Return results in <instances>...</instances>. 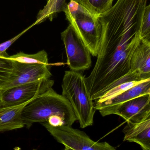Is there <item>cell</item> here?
I'll use <instances>...</instances> for the list:
<instances>
[{"instance_id": "obj_1", "label": "cell", "mask_w": 150, "mask_h": 150, "mask_svg": "<svg viewBox=\"0 0 150 150\" xmlns=\"http://www.w3.org/2000/svg\"><path fill=\"white\" fill-rule=\"evenodd\" d=\"M55 115L67 126H72L77 121L70 102L52 88L29 102L22 111L21 118L25 127L29 129L34 123L47 122Z\"/></svg>"}, {"instance_id": "obj_2", "label": "cell", "mask_w": 150, "mask_h": 150, "mask_svg": "<svg viewBox=\"0 0 150 150\" xmlns=\"http://www.w3.org/2000/svg\"><path fill=\"white\" fill-rule=\"evenodd\" d=\"M62 87V95L70 102L80 128L92 126L96 109L85 77L79 72L67 70L65 72Z\"/></svg>"}, {"instance_id": "obj_3", "label": "cell", "mask_w": 150, "mask_h": 150, "mask_svg": "<svg viewBox=\"0 0 150 150\" xmlns=\"http://www.w3.org/2000/svg\"><path fill=\"white\" fill-rule=\"evenodd\" d=\"M57 141L63 144L65 150H113L116 149L107 142L93 141L84 132L75 129L72 126L62 125L51 126L48 122L41 123Z\"/></svg>"}, {"instance_id": "obj_4", "label": "cell", "mask_w": 150, "mask_h": 150, "mask_svg": "<svg viewBox=\"0 0 150 150\" xmlns=\"http://www.w3.org/2000/svg\"><path fill=\"white\" fill-rule=\"evenodd\" d=\"M61 37L70 70L79 72L89 69L91 65V54L72 24L62 33Z\"/></svg>"}, {"instance_id": "obj_5", "label": "cell", "mask_w": 150, "mask_h": 150, "mask_svg": "<svg viewBox=\"0 0 150 150\" xmlns=\"http://www.w3.org/2000/svg\"><path fill=\"white\" fill-rule=\"evenodd\" d=\"M93 56L98 53L101 40V25L98 16L91 11L77 14L69 19Z\"/></svg>"}, {"instance_id": "obj_6", "label": "cell", "mask_w": 150, "mask_h": 150, "mask_svg": "<svg viewBox=\"0 0 150 150\" xmlns=\"http://www.w3.org/2000/svg\"><path fill=\"white\" fill-rule=\"evenodd\" d=\"M54 81L44 78L30 83L14 86L0 93V106H13L25 104L52 88Z\"/></svg>"}, {"instance_id": "obj_7", "label": "cell", "mask_w": 150, "mask_h": 150, "mask_svg": "<svg viewBox=\"0 0 150 150\" xmlns=\"http://www.w3.org/2000/svg\"><path fill=\"white\" fill-rule=\"evenodd\" d=\"M12 60L14 79L4 91L14 86L33 82L44 78H50L52 76L49 64L22 63Z\"/></svg>"}, {"instance_id": "obj_8", "label": "cell", "mask_w": 150, "mask_h": 150, "mask_svg": "<svg viewBox=\"0 0 150 150\" xmlns=\"http://www.w3.org/2000/svg\"><path fill=\"white\" fill-rule=\"evenodd\" d=\"M150 103V94H144L126 101L113 108L98 111L103 117L115 114L128 122Z\"/></svg>"}, {"instance_id": "obj_9", "label": "cell", "mask_w": 150, "mask_h": 150, "mask_svg": "<svg viewBox=\"0 0 150 150\" xmlns=\"http://www.w3.org/2000/svg\"><path fill=\"white\" fill-rule=\"evenodd\" d=\"M130 71L142 80L150 79V42L142 38L130 58Z\"/></svg>"}, {"instance_id": "obj_10", "label": "cell", "mask_w": 150, "mask_h": 150, "mask_svg": "<svg viewBox=\"0 0 150 150\" xmlns=\"http://www.w3.org/2000/svg\"><path fill=\"white\" fill-rule=\"evenodd\" d=\"M150 94V79L140 83L124 92L102 102H94L96 110L113 108L126 101L144 94Z\"/></svg>"}, {"instance_id": "obj_11", "label": "cell", "mask_w": 150, "mask_h": 150, "mask_svg": "<svg viewBox=\"0 0 150 150\" xmlns=\"http://www.w3.org/2000/svg\"><path fill=\"white\" fill-rule=\"evenodd\" d=\"M28 103L13 106H0V132L16 130L25 127L21 114L24 107Z\"/></svg>"}, {"instance_id": "obj_12", "label": "cell", "mask_w": 150, "mask_h": 150, "mask_svg": "<svg viewBox=\"0 0 150 150\" xmlns=\"http://www.w3.org/2000/svg\"><path fill=\"white\" fill-rule=\"evenodd\" d=\"M14 79L12 60L9 58L0 57V92L3 91Z\"/></svg>"}, {"instance_id": "obj_13", "label": "cell", "mask_w": 150, "mask_h": 150, "mask_svg": "<svg viewBox=\"0 0 150 150\" xmlns=\"http://www.w3.org/2000/svg\"><path fill=\"white\" fill-rule=\"evenodd\" d=\"M9 58L13 60L22 63L49 64L47 53L44 50L33 54H28L20 52L9 56Z\"/></svg>"}, {"instance_id": "obj_14", "label": "cell", "mask_w": 150, "mask_h": 150, "mask_svg": "<svg viewBox=\"0 0 150 150\" xmlns=\"http://www.w3.org/2000/svg\"><path fill=\"white\" fill-rule=\"evenodd\" d=\"M87 8L98 16L109 10L114 0H82Z\"/></svg>"}, {"instance_id": "obj_15", "label": "cell", "mask_w": 150, "mask_h": 150, "mask_svg": "<svg viewBox=\"0 0 150 150\" xmlns=\"http://www.w3.org/2000/svg\"><path fill=\"white\" fill-rule=\"evenodd\" d=\"M146 80L130 81V82H127L121 84L114 88H112L111 90L107 92L100 98L94 101L98 102H102V101L112 98L124 92V91L130 89L131 87L135 86L140 83L144 82Z\"/></svg>"}, {"instance_id": "obj_16", "label": "cell", "mask_w": 150, "mask_h": 150, "mask_svg": "<svg viewBox=\"0 0 150 150\" xmlns=\"http://www.w3.org/2000/svg\"><path fill=\"white\" fill-rule=\"evenodd\" d=\"M150 127V119L137 123L127 122V125L123 130L124 141H127L129 138Z\"/></svg>"}, {"instance_id": "obj_17", "label": "cell", "mask_w": 150, "mask_h": 150, "mask_svg": "<svg viewBox=\"0 0 150 150\" xmlns=\"http://www.w3.org/2000/svg\"><path fill=\"white\" fill-rule=\"evenodd\" d=\"M127 141L139 144L142 149L150 150V127L129 138Z\"/></svg>"}, {"instance_id": "obj_18", "label": "cell", "mask_w": 150, "mask_h": 150, "mask_svg": "<svg viewBox=\"0 0 150 150\" xmlns=\"http://www.w3.org/2000/svg\"><path fill=\"white\" fill-rule=\"evenodd\" d=\"M47 4L45 6V9L40 11L38 15V19L41 21L47 16H51L55 12L59 11L57 4H58L59 8L60 9L62 6V2H65V0H47Z\"/></svg>"}, {"instance_id": "obj_19", "label": "cell", "mask_w": 150, "mask_h": 150, "mask_svg": "<svg viewBox=\"0 0 150 150\" xmlns=\"http://www.w3.org/2000/svg\"><path fill=\"white\" fill-rule=\"evenodd\" d=\"M150 32V3L146 5L144 10L142 26V38Z\"/></svg>"}, {"instance_id": "obj_20", "label": "cell", "mask_w": 150, "mask_h": 150, "mask_svg": "<svg viewBox=\"0 0 150 150\" xmlns=\"http://www.w3.org/2000/svg\"><path fill=\"white\" fill-rule=\"evenodd\" d=\"M150 119V103L145 107L138 114L127 122L137 123Z\"/></svg>"}, {"instance_id": "obj_21", "label": "cell", "mask_w": 150, "mask_h": 150, "mask_svg": "<svg viewBox=\"0 0 150 150\" xmlns=\"http://www.w3.org/2000/svg\"><path fill=\"white\" fill-rule=\"evenodd\" d=\"M25 30L24 31L22 32L21 33H19L18 35L0 44V57L2 58H9V55L7 53L6 51L7 49L19 38L21 37L26 31Z\"/></svg>"}, {"instance_id": "obj_22", "label": "cell", "mask_w": 150, "mask_h": 150, "mask_svg": "<svg viewBox=\"0 0 150 150\" xmlns=\"http://www.w3.org/2000/svg\"><path fill=\"white\" fill-rule=\"evenodd\" d=\"M48 122L51 126L56 127L62 126V125H65L64 121L59 116H52L48 119Z\"/></svg>"}, {"instance_id": "obj_23", "label": "cell", "mask_w": 150, "mask_h": 150, "mask_svg": "<svg viewBox=\"0 0 150 150\" xmlns=\"http://www.w3.org/2000/svg\"><path fill=\"white\" fill-rule=\"evenodd\" d=\"M143 38H144V39L148 41H149L150 42V32L149 33H148V34H146L145 36H144V37H143Z\"/></svg>"}]
</instances>
